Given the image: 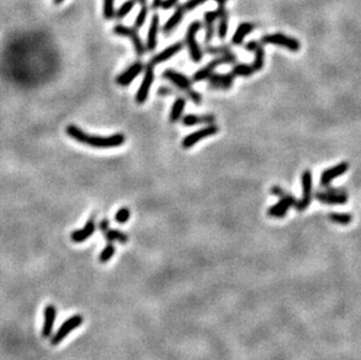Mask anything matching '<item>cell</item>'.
<instances>
[{
	"mask_svg": "<svg viewBox=\"0 0 361 360\" xmlns=\"http://www.w3.org/2000/svg\"><path fill=\"white\" fill-rule=\"evenodd\" d=\"M143 69H144V65H143L142 62H136V64H133L131 67L127 68L124 73L118 75V77L116 79V82H117V85L122 87L129 86L130 83L142 73Z\"/></svg>",
	"mask_w": 361,
	"mask_h": 360,
	"instance_id": "cell-14",
	"label": "cell"
},
{
	"mask_svg": "<svg viewBox=\"0 0 361 360\" xmlns=\"http://www.w3.org/2000/svg\"><path fill=\"white\" fill-rule=\"evenodd\" d=\"M210 1V0H189L186 4H184V7L186 11H193L194 8L198 7V6L205 4V2ZM215 1L219 2L220 5H223L227 0H215Z\"/></svg>",
	"mask_w": 361,
	"mask_h": 360,
	"instance_id": "cell-35",
	"label": "cell"
},
{
	"mask_svg": "<svg viewBox=\"0 0 361 360\" xmlns=\"http://www.w3.org/2000/svg\"><path fill=\"white\" fill-rule=\"evenodd\" d=\"M133 1L138 2V4H140V5H142V6H145V5H148V1H146V0H133Z\"/></svg>",
	"mask_w": 361,
	"mask_h": 360,
	"instance_id": "cell-43",
	"label": "cell"
},
{
	"mask_svg": "<svg viewBox=\"0 0 361 360\" xmlns=\"http://www.w3.org/2000/svg\"><path fill=\"white\" fill-rule=\"evenodd\" d=\"M206 52L210 53V54H214V55H223V54H227L231 52L227 46H222V47H207L206 48Z\"/></svg>",
	"mask_w": 361,
	"mask_h": 360,
	"instance_id": "cell-36",
	"label": "cell"
},
{
	"mask_svg": "<svg viewBox=\"0 0 361 360\" xmlns=\"http://www.w3.org/2000/svg\"><path fill=\"white\" fill-rule=\"evenodd\" d=\"M185 107H186V101H185V98L178 97L172 106L171 113H170V121L172 123L179 121L180 117L183 116Z\"/></svg>",
	"mask_w": 361,
	"mask_h": 360,
	"instance_id": "cell-26",
	"label": "cell"
},
{
	"mask_svg": "<svg viewBox=\"0 0 361 360\" xmlns=\"http://www.w3.org/2000/svg\"><path fill=\"white\" fill-rule=\"evenodd\" d=\"M83 320L85 319H83L81 315H74V316L68 318L65 322L61 324V326L58 329V331L55 332L54 336L50 338V344H52L53 346L59 345L68 335L70 334V332H73L74 330L79 328L80 325H82Z\"/></svg>",
	"mask_w": 361,
	"mask_h": 360,
	"instance_id": "cell-4",
	"label": "cell"
},
{
	"mask_svg": "<svg viewBox=\"0 0 361 360\" xmlns=\"http://www.w3.org/2000/svg\"><path fill=\"white\" fill-rule=\"evenodd\" d=\"M254 29H255V25H253V23H250V22L240 23L237 27V29L235 31L234 35H233L232 43L238 46V45H241L243 43V39L246 38L249 33H252Z\"/></svg>",
	"mask_w": 361,
	"mask_h": 360,
	"instance_id": "cell-24",
	"label": "cell"
},
{
	"mask_svg": "<svg viewBox=\"0 0 361 360\" xmlns=\"http://www.w3.org/2000/svg\"><path fill=\"white\" fill-rule=\"evenodd\" d=\"M148 14H149V7H148V5L142 6V10L139 11V13L137 14V17H136L135 28H140V27L144 25L145 20L148 19Z\"/></svg>",
	"mask_w": 361,
	"mask_h": 360,
	"instance_id": "cell-34",
	"label": "cell"
},
{
	"mask_svg": "<svg viewBox=\"0 0 361 360\" xmlns=\"http://www.w3.org/2000/svg\"><path fill=\"white\" fill-rule=\"evenodd\" d=\"M296 198L294 196H290V194H285V196L280 198L278 202L270 207L269 211H268V214L273 218H284L291 207H296Z\"/></svg>",
	"mask_w": 361,
	"mask_h": 360,
	"instance_id": "cell-9",
	"label": "cell"
},
{
	"mask_svg": "<svg viewBox=\"0 0 361 360\" xmlns=\"http://www.w3.org/2000/svg\"><path fill=\"white\" fill-rule=\"evenodd\" d=\"M154 79V71H153V66L149 65L146 67L144 79L142 81V85H140L138 91L136 94V102L138 104H143L144 102L148 100L149 94H150L151 86L153 83Z\"/></svg>",
	"mask_w": 361,
	"mask_h": 360,
	"instance_id": "cell-10",
	"label": "cell"
},
{
	"mask_svg": "<svg viewBox=\"0 0 361 360\" xmlns=\"http://www.w3.org/2000/svg\"><path fill=\"white\" fill-rule=\"evenodd\" d=\"M219 26H217V35L223 40L226 38L227 32H228V13H227L225 6H219Z\"/></svg>",
	"mask_w": 361,
	"mask_h": 360,
	"instance_id": "cell-25",
	"label": "cell"
},
{
	"mask_svg": "<svg viewBox=\"0 0 361 360\" xmlns=\"http://www.w3.org/2000/svg\"><path fill=\"white\" fill-rule=\"evenodd\" d=\"M262 43L282 46L286 48V49L291 50V52H298L300 48L299 41L291 37H288V35L282 34V33H275V34L265 35V37L262 38Z\"/></svg>",
	"mask_w": 361,
	"mask_h": 360,
	"instance_id": "cell-5",
	"label": "cell"
},
{
	"mask_svg": "<svg viewBox=\"0 0 361 360\" xmlns=\"http://www.w3.org/2000/svg\"><path fill=\"white\" fill-rule=\"evenodd\" d=\"M246 48L248 50H252V52L255 53V60H254L252 67L254 68L255 71H259L262 70L264 66V49L263 47L261 46L256 41H250L246 45Z\"/></svg>",
	"mask_w": 361,
	"mask_h": 360,
	"instance_id": "cell-20",
	"label": "cell"
},
{
	"mask_svg": "<svg viewBox=\"0 0 361 360\" xmlns=\"http://www.w3.org/2000/svg\"><path fill=\"white\" fill-rule=\"evenodd\" d=\"M133 6H135V1H133V0H127V1H125L124 4L119 7V10L115 12L116 18H117V19H123L124 17H127V14L132 11Z\"/></svg>",
	"mask_w": 361,
	"mask_h": 360,
	"instance_id": "cell-31",
	"label": "cell"
},
{
	"mask_svg": "<svg viewBox=\"0 0 361 360\" xmlns=\"http://www.w3.org/2000/svg\"><path fill=\"white\" fill-rule=\"evenodd\" d=\"M187 96H189L191 100L194 102L195 104H200V103H201V101H202L201 95H200L198 91H195V90H191L189 94H187Z\"/></svg>",
	"mask_w": 361,
	"mask_h": 360,
	"instance_id": "cell-37",
	"label": "cell"
},
{
	"mask_svg": "<svg viewBox=\"0 0 361 360\" xmlns=\"http://www.w3.org/2000/svg\"><path fill=\"white\" fill-rule=\"evenodd\" d=\"M217 133H219V128H217L215 124L207 125V127L200 129V130L195 131V133L190 134L189 136L185 137L183 140V148L184 149L192 148L193 145H195L196 143L200 142L201 139H204V138L213 136V135H216Z\"/></svg>",
	"mask_w": 361,
	"mask_h": 360,
	"instance_id": "cell-8",
	"label": "cell"
},
{
	"mask_svg": "<svg viewBox=\"0 0 361 360\" xmlns=\"http://www.w3.org/2000/svg\"><path fill=\"white\" fill-rule=\"evenodd\" d=\"M159 94L162 96H166V95L169 96V95L172 94V90L170 88H160L159 89Z\"/></svg>",
	"mask_w": 361,
	"mask_h": 360,
	"instance_id": "cell-41",
	"label": "cell"
},
{
	"mask_svg": "<svg viewBox=\"0 0 361 360\" xmlns=\"http://www.w3.org/2000/svg\"><path fill=\"white\" fill-rule=\"evenodd\" d=\"M177 4L178 0H163L160 6H162L164 10H169V8H172L173 6H175Z\"/></svg>",
	"mask_w": 361,
	"mask_h": 360,
	"instance_id": "cell-38",
	"label": "cell"
},
{
	"mask_svg": "<svg viewBox=\"0 0 361 360\" xmlns=\"http://www.w3.org/2000/svg\"><path fill=\"white\" fill-rule=\"evenodd\" d=\"M113 33H115L116 35H121V37L129 38L130 40L132 41L137 55L138 56L144 55V53L146 50L145 45L143 44L142 39H140L139 34L137 33L136 28H131V27H127L123 25H117V26H115V28H113Z\"/></svg>",
	"mask_w": 361,
	"mask_h": 360,
	"instance_id": "cell-6",
	"label": "cell"
},
{
	"mask_svg": "<svg viewBox=\"0 0 361 360\" xmlns=\"http://www.w3.org/2000/svg\"><path fill=\"white\" fill-rule=\"evenodd\" d=\"M255 73L254 68L250 65H236L234 68H233V74L235 76H243V77H248L252 76V75Z\"/></svg>",
	"mask_w": 361,
	"mask_h": 360,
	"instance_id": "cell-29",
	"label": "cell"
},
{
	"mask_svg": "<svg viewBox=\"0 0 361 360\" xmlns=\"http://www.w3.org/2000/svg\"><path fill=\"white\" fill-rule=\"evenodd\" d=\"M201 29V23L199 22H192L186 32V37H185V43H186L187 47H189V52L191 55V59L194 62H200L202 59V50L200 48L198 41H196V34Z\"/></svg>",
	"mask_w": 361,
	"mask_h": 360,
	"instance_id": "cell-3",
	"label": "cell"
},
{
	"mask_svg": "<svg viewBox=\"0 0 361 360\" xmlns=\"http://www.w3.org/2000/svg\"><path fill=\"white\" fill-rule=\"evenodd\" d=\"M235 62H236V56H235V54H233L232 52L223 54V55H220L219 58L214 59L213 61H211L210 64L206 66V67L201 68L200 70L196 71V73L193 75V81H194V82H200V81L207 80L220 65L235 64Z\"/></svg>",
	"mask_w": 361,
	"mask_h": 360,
	"instance_id": "cell-2",
	"label": "cell"
},
{
	"mask_svg": "<svg viewBox=\"0 0 361 360\" xmlns=\"http://www.w3.org/2000/svg\"><path fill=\"white\" fill-rule=\"evenodd\" d=\"M316 199L327 205H342L347 202V193H332V192H317Z\"/></svg>",
	"mask_w": 361,
	"mask_h": 360,
	"instance_id": "cell-17",
	"label": "cell"
},
{
	"mask_svg": "<svg viewBox=\"0 0 361 360\" xmlns=\"http://www.w3.org/2000/svg\"><path fill=\"white\" fill-rule=\"evenodd\" d=\"M115 253H116L115 246H113L111 242H108V245L106 246V248H104L103 250L101 251L100 257H98V261H100L101 263H103V265H104V263L109 262V261L112 259Z\"/></svg>",
	"mask_w": 361,
	"mask_h": 360,
	"instance_id": "cell-30",
	"label": "cell"
},
{
	"mask_svg": "<svg viewBox=\"0 0 361 360\" xmlns=\"http://www.w3.org/2000/svg\"><path fill=\"white\" fill-rule=\"evenodd\" d=\"M164 79L169 80L172 85L178 87L179 89H181L183 91H186L187 94L192 90V83L191 80L187 76H185L184 74L178 73V71L172 70V69H166L163 74Z\"/></svg>",
	"mask_w": 361,
	"mask_h": 360,
	"instance_id": "cell-11",
	"label": "cell"
},
{
	"mask_svg": "<svg viewBox=\"0 0 361 360\" xmlns=\"http://www.w3.org/2000/svg\"><path fill=\"white\" fill-rule=\"evenodd\" d=\"M130 214L131 213H130L129 208H127V207H122V208H119L118 211L116 212V215H115L116 223L125 224L130 219Z\"/></svg>",
	"mask_w": 361,
	"mask_h": 360,
	"instance_id": "cell-33",
	"label": "cell"
},
{
	"mask_svg": "<svg viewBox=\"0 0 361 360\" xmlns=\"http://www.w3.org/2000/svg\"><path fill=\"white\" fill-rule=\"evenodd\" d=\"M271 194H274V196L278 197V198H282L283 196H285V192L283 191L282 187H279V186H274L273 188H271Z\"/></svg>",
	"mask_w": 361,
	"mask_h": 360,
	"instance_id": "cell-39",
	"label": "cell"
},
{
	"mask_svg": "<svg viewBox=\"0 0 361 360\" xmlns=\"http://www.w3.org/2000/svg\"><path fill=\"white\" fill-rule=\"evenodd\" d=\"M348 167H350L348 163H346V161H342V163L336 165V166L330 167V169L325 170L324 172L321 173L320 184L323 186L330 185L331 181H332L333 179L338 178V177H340L341 175H344V173L347 172Z\"/></svg>",
	"mask_w": 361,
	"mask_h": 360,
	"instance_id": "cell-13",
	"label": "cell"
},
{
	"mask_svg": "<svg viewBox=\"0 0 361 360\" xmlns=\"http://www.w3.org/2000/svg\"><path fill=\"white\" fill-rule=\"evenodd\" d=\"M100 229L102 230L103 233H106V230L109 229V221L106 220V219H104V220H102L100 223Z\"/></svg>",
	"mask_w": 361,
	"mask_h": 360,
	"instance_id": "cell-40",
	"label": "cell"
},
{
	"mask_svg": "<svg viewBox=\"0 0 361 360\" xmlns=\"http://www.w3.org/2000/svg\"><path fill=\"white\" fill-rule=\"evenodd\" d=\"M329 219L332 223L342 225V226L352 223V215L348 213H330Z\"/></svg>",
	"mask_w": 361,
	"mask_h": 360,
	"instance_id": "cell-28",
	"label": "cell"
},
{
	"mask_svg": "<svg viewBox=\"0 0 361 360\" xmlns=\"http://www.w3.org/2000/svg\"><path fill=\"white\" fill-rule=\"evenodd\" d=\"M235 75L233 73L229 74H212L208 77V85L210 88L216 90H228L233 87Z\"/></svg>",
	"mask_w": 361,
	"mask_h": 360,
	"instance_id": "cell-12",
	"label": "cell"
},
{
	"mask_svg": "<svg viewBox=\"0 0 361 360\" xmlns=\"http://www.w3.org/2000/svg\"><path fill=\"white\" fill-rule=\"evenodd\" d=\"M158 33H159V16H158V14H154V16L152 17L150 28H149L148 32V38H146L145 48L149 52H153L157 48Z\"/></svg>",
	"mask_w": 361,
	"mask_h": 360,
	"instance_id": "cell-18",
	"label": "cell"
},
{
	"mask_svg": "<svg viewBox=\"0 0 361 360\" xmlns=\"http://www.w3.org/2000/svg\"><path fill=\"white\" fill-rule=\"evenodd\" d=\"M103 16L108 20L115 16V0H104Z\"/></svg>",
	"mask_w": 361,
	"mask_h": 360,
	"instance_id": "cell-32",
	"label": "cell"
},
{
	"mask_svg": "<svg viewBox=\"0 0 361 360\" xmlns=\"http://www.w3.org/2000/svg\"><path fill=\"white\" fill-rule=\"evenodd\" d=\"M106 241L108 242H112V241H118L119 244L122 245H125L129 242V236L127 235V234L121 232V230H117V229H109L106 230Z\"/></svg>",
	"mask_w": 361,
	"mask_h": 360,
	"instance_id": "cell-27",
	"label": "cell"
},
{
	"mask_svg": "<svg viewBox=\"0 0 361 360\" xmlns=\"http://www.w3.org/2000/svg\"><path fill=\"white\" fill-rule=\"evenodd\" d=\"M219 18V8L216 11H211L205 13V27H206V34H205V41L206 44H210L212 39L214 37V23L215 20Z\"/></svg>",
	"mask_w": 361,
	"mask_h": 360,
	"instance_id": "cell-22",
	"label": "cell"
},
{
	"mask_svg": "<svg viewBox=\"0 0 361 360\" xmlns=\"http://www.w3.org/2000/svg\"><path fill=\"white\" fill-rule=\"evenodd\" d=\"M183 49V44L181 43H177V44H173L171 46H169L165 49L162 50L159 54H157L156 56H153L151 60L150 65L154 66V65H159L162 62H165L167 60H170L172 58L173 55L178 54L180 50Z\"/></svg>",
	"mask_w": 361,
	"mask_h": 360,
	"instance_id": "cell-19",
	"label": "cell"
},
{
	"mask_svg": "<svg viewBox=\"0 0 361 360\" xmlns=\"http://www.w3.org/2000/svg\"><path fill=\"white\" fill-rule=\"evenodd\" d=\"M55 319H56V308L53 304H48L43 310V324H42L43 338H49L50 336H52Z\"/></svg>",
	"mask_w": 361,
	"mask_h": 360,
	"instance_id": "cell-15",
	"label": "cell"
},
{
	"mask_svg": "<svg viewBox=\"0 0 361 360\" xmlns=\"http://www.w3.org/2000/svg\"><path fill=\"white\" fill-rule=\"evenodd\" d=\"M162 1H163V0H153V4H152V7H153V8L159 7L160 4H162Z\"/></svg>",
	"mask_w": 361,
	"mask_h": 360,
	"instance_id": "cell-42",
	"label": "cell"
},
{
	"mask_svg": "<svg viewBox=\"0 0 361 360\" xmlns=\"http://www.w3.org/2000/svg\"><path fill=\"white\" fill-rule=\"evenodd\" d=\"M64 0H53V2H54L55 5H60V4H62V2H64Z\"/></svg>",
	"mask_w": 361,
	"mask_h": 360,
	"instance_id": "cell-44",
	"label": "cell"
},
{
	"mask_svg": "<svg viewBox=\"0 0 361 360\" xmlns=\"http://www.w3.org/2000/svg\"><path fill=\"white\" fill-rule=\"evenodd\" d=\"M215 123V117L211 113L205 116H198V115H186L183 118V124L186 127H193V125H199V124H214Z\"/></svg>",
	"mask_w": 361,
	"mask_h": 360,
	"instance_id": "cell-23",
	"label": "cell"
},
{
	"mask_svg": "<svg viewBox=\"0 0 361 360\" xmlns=\"http://www.w3.org/2000/svg\"><path fill=\"white\" fill-rule=\"evenodd\" d=\"M302 187L303 197L300 200H297L296 207H295L299 212L305 211L312 199V175L309 170L304 171L302 175Z\"/></svg>",
	"mask_w": 361,
	"mask_h": 360,
	"instance_id": "cell-7",
	"label": "cell"
},
{
	"mask_svg": "<svg viewBox=\"0 0 361 360\" xmlns=\"http://www.w3.org/2000/svg\"><path fill=\"white\" fill-rule=\"evenodd\" d=\"M65 133L68 136L76 142L85 144V145L91 146V148L96 149H110V148H118L122 146L125 142V136L123 134H115L112 136L102 137V136H90L85 133V131L81 130L77 128L76 125H68L65 129Z\"/></svg>",
	"mask_w": 361,
	"mask_h": 360,
	"instance_id": "cell-1",
	"label": "cell"
},
{
	"mask_svg": "<svg viewBox=\"0 0 361 360\" xmlns=\"http://www.w3.org/2000/svg\"><path fill=\"white\" fill-rule=\"evenodd\" d=\"M185 12H186V10H185L184 5L178 6L177 10L174 11V13L170 17V19L167 20L166 23L163 27V32L165 33V34H170L172 31H174L175 27H177L179 23L181 22V20H183Z\"/></svg>",
	"mask_w": 361,
	"mask_h": 360,
	"instance_id": "cell-21",
	"label": "cell"
},
{
	"mask_svg": "<svg viewBox=\"0 0 361 360\" xmlns=\"http://www.w3.org/2000/svg\"><path fill=\"white\" fill-rule=\"evenodd\" d=\"M95 229H96L95 220H94V218H90L88 221H86L85 227L81 228V229L74 230V232L70 234L71 241L75 242V244H81V242H85V240H88L90 236H92V234L95 233Z\"/></svg>",
	"mask_w": 361,
	"mask_h": 360,
	"instance_id": "cell-16",
	"label": "cell"
}]
</instances>
